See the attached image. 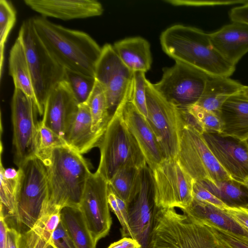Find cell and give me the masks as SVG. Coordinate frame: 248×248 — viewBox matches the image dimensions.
I'll use <instances>...</instances> for the list:
<instances>
[{"label":"cell","instance_id":"1","mask_svg":"<svg viewBox=\"0 0 248 248\" xmlns=\"http://www.w3.org/2000/svg\"><path fill=\"white\" fill-rule=\"evenodd\" d=\"M36 157L47 174V195L40 216L61 212L67 207L79 208L92 173L81 154L66 146L39 151Z\"/></svg>","mask_w":248,"mask_h":248},{"label":"cell","instance_id":"2","mask_svg":"<svg viewBox=\"0 0 248 248\" xmlns=\"http://www.w3.org/2000/svg\"><path fill=\"white\" fill-rule=\"evenodd\" d=\"M31 19L38 36L56 62L65 69L95 78L102 47L90 35L42 16Z\"/></svg>","mask_w":248,"mask_h":248},{"label":"cell","instance_id":"3","mask_svg":"<svg viewBox=\"0 0 248 248\" xmlns=\"http://www.w3.org/2000/svg\"><path fill=\"white\" fill-rule=\"evenodd\" d=\"M160 42L163 51L175 62L207 75L229 77L235 69L213 48L209 33L195 27L172 25L161 33Z\"/></svg>","mask_w":248,"mask_h":248},{"label":"cell","instance_id":"4","mask_svg":"<svg viewBox=\"0 0 248 248\" xmlns=\"http://www.w3.org/2000/svg\"><path fill=\"white\" fill-rule=\"evenodd\" d=\"M147 248H229L211 227L174 208L157 209Z\"/></svg>","mask_w":248,"mask_h":248},{"label":"cell","instance_id":"5","mask_svg":"<svg viewBox=\"0 0 248 248\" xmlns=\"http://www.w3.org/2000/svg\"><path fill=\"white\" fill-rule=\"evenodd\" d=\"M130 97L129 95L116 110L98 145L100 158L96 171L108 182L122 169H140L147 165L122 116L123 105Z\"/></svg>","mask_w":248,"mask_h":248},{"label":"cell","instance_id":"6","mask_svg":"<svg viewBox=\"0 0 248 248\" xmlns=\"http://www.w3.org/2000/svg\"><path fill=\"white\" fill-rule=\"evenodd\" d=\"M18 37L24 48L39 114L43 115L48 95L64 80L65 68L45 47L35 31L31 17L22 22Z\"/></svg>","mask_w":248,"mask_h":248},{"label":"cell","instance_id":"7","mask_svg":"<svg viewBox=\"0 0 248 248\" xmlns=\"http://www.w3.org/2000/svg\"><path fill=\"white\" fill-rule=\"evenodd\" d=\"M184 117L186 121L176 158L182 168L195 181L232 179L216 158L202 131Z\"/></svg>","mask_w":248,"mask_h":248},{"label":"cell","instance_id":"8","mask_svg":"<svg viewBox=\"0 0 248 248\" xmlns=\"http://www.w3.org/2000/svg\"><path fill=\"white\" fill-rule=\"evenodd\" d=\"M18 170L17 212L14 224L22 233L32 228L39 219L47 195V182L46 167L37 157L28 160Z\"/></svg>","mask_w":248,"mask_h":248},{"label":"cell","instance_id":"9","mask_svg":"<svg viewBox=\"0 0 248 248\" xmlns=\"http://www.w3.org/2000/svg\"><path fill=\"white\" fill-rule=\"evenodd\" d=\"M146 93V119L155 135L164 157L176 159L186 121L183 110L162 97L148 80Z\"/></svg>","mask_w":248,"mask_h":248},{"label":"cell","instance_id":"10","mask_svg":"<svg viewBox=\"0 0 248 248\" xmlns=\"http://www.w3.org/2000/svg\"><path fill=\"white\" fill-rule=\"evenodd\" d=\"M11 110L14 162L18 168L28 160L36 157L39 143V111L32 99L15 88Z\"/></svg>","mask_w":248,"mask_h":248},{"label":"cell","instance_id":"11","mask_svg":"<svg viewBox=\"0 0 248 248\" xmlns=\"http://www.w3.org/2000/svg\"><path fill=\"white\" fill-rule=\"evenodd\" d=\"M151 170L154 199L157 209L188 207L193 200L195 180L177 159H165Z\"/></svg>","mask_w":248,"mask_h":248},{"label":"cell","instance_id":"12","mask_svg":"<svg viewBox=\"0 0 248 248\" xmlns=\"http://www.w3.org/2000/svg\"><path fill=\"white\" fill-rule=\"evenodd\" d=\"M208 75L187 64L175 62L172 66L163 69L161 80L152 85L166 101L184 108L198 102Z\"/></svg>","mask_w":248,"mask_h":248},{"label":"cell","instance_id":"13","mask_svg":"<svg viewBox=\"0 0 248 248\" xmlns=\"http://www.w3.org/2000/svg\"><path fill=\"white\" fill-rule=\"evenodd\" d=\"M133 76L134 72L123 63L113 46L104 45L95 67V78L105 91L111 119L130 94Z\"/></svg>","mask_w":248,"mask_h":248},{"label":"cell","instance_id":"14","mask_svg":"<svg viewBox=\"0 0 248 248\" xmlns=\"http://www.w3.org/2000/svg\"><path fill=\"white\" fill-rule=\"evenodd\" d=\"M108 187V182L99 172L91 173L79 207L96 245L108 234L112 224Z\"/></svg>","mask_w":248,"mask_h":248},{"label":"cell","instance_id":"15","mask_svg":"<svg viewBox=\"0 0 248 248\" xmlns=\"http://www.w3.org/2000/svg\"><path fill=\"white\" fill-rule=\"evenodd\" d=\"M156 210L151 170L146 165L140 169L139 189L128 205L129 227L132 238L139 242L141 248L148 247Z\"/></svg>","mask_w":248,"mask_h":248},{"label":"cell","instance_id":"16","mask_svg":"<svg viewBox=\"0 0 248 248\" xmlns=\"http://www.w3.org/2000/svg\"><path fill=\"white\" fill-rule=\"evenodd\" d=\"M202 135L217 160L233 180L241 183L248 180V147L244 141L217 132Z\"/></svg>","mask_w":248,"mask_h":248},{"label":"cell","instance_id":"17","mask_svg":"<svg viewBox=\"0 0 248 248\" xmlns=\"http://www.w3.org/2000/svg\"><path fill=\"white\" fill-rule=\"evenodd\" d=\"M78 107V104L68 83L63 80L48 95L42 121L46 127L65 140Z\"/></svg>","mask_w":248,"mask_h":248},{"label":"cell","instance_id":"18","mask_svg":"<svg viewBox=\"0 0 248 248\" xmlns=\"http://www.w3.org/2000/svg\"><path fill=\"white\" fill-rule=\"evenodd\" d=\"M130 99L131 96L123 105L122 116L142 153L147 165L152 170L165 158L155 135L147 119L136 108Z\"/></svg>","mask_w":248,"mask_h":248},{"label":"cell","instance_id":"19","mask_svg":"<svg viewBox=\"0 0 248 248\" xmlns=\"http://www.w3.org/2000/svg\"><path fill=\"white\" fill-rule=\"evenodd\" d=\"M24 2L42 16L64 20L99 16L104 11L101 3L95 0H24Z\"/></svg>","mask_w":248,"mask_h":248},{"label":"cell","instance_id":"20","mask_svg":"<svg viewBox=\"0 0 248 248\" xmlns=\"http://www.w3.org/2000/svg\"><path fill=\"white\" fill-rule=\"evenodd\" d=\"M209 35L213 48L234 66L248 52V24L232 22Z\"/></svg>","mask_w":248,"mask_h":248},{"label":"cell","instance_id":"21","mask_svg":"<svg viewBox=\"0 0 248 248\" xmlns=\"http://www.w3.org/2000/svg\"><path fill=\"white\" fill-rule=\"evenodd\" d=\"M182 211L197 221L248 240V231L225 209L193 199L190 205Z\"/></svg>","mask_w":248,"mask_h":248},{"label":"cell","instance_id":"22","mask_svg":"<svg viewBox=\"0 0 248 248\" xmlns=\"http://www.w3.org/2000/svg\"><path fill=\"white\" fill-rule=\"evenodd\" d=\"M220 118L221 135L241 141L248 138V100L239 93L225 102L221 108Z\"/></svg>","mask_w":248,"mask_h":248},{"label":"cell","instance_id":"23","mask_svg":"<svg viewBox=\"0 0 248 248\" xmlns=\"http://www.w3.org/2000/svg\"><path fill=\"white\" fill-rule=\"evenodd\" d=\"M92 127L89 107L86 103L79 104L65 138L67 145L81 155L98 146L101 138L93 132Z\"/></svg>","mask_w":248,"mask_h":248},{"label":"cell","instance_id":"24","mask_svg":"<svg viewBox=\"0 0 248 248\" xmlns=\"http://www.w3.org/2000/svg\"><path fill=\"white\" fill-rule=\"evenodd\" d=\"M243 86L229 77L208 75L204 91L196 105L220 118L223 104L229 97L241 92Z\"/></svg>","mask_w":248,"mask_h":248},{"label":"cell","instance_id":"25","mask_svg":"<svg viewBox=\"0 0 248 248\" xmlns=\"http://www.w3.org/2000/svg\"><path fill=\"white\" fill-rule=\"evenodd\" d=\"M113 48L123 63L133 72L146 73L151 68L152 58L149 42L141 37L126 38L115 42Z\"/></svg>","mask_w":248,"mask_h":248},{"label":"cell","instance_id":"26","mask_svg":"<svg viewBox=\"0 0 248 248\" xmlns=\"http://www.w3.org/2000/svg\"><path fill=\"white\" fill-rule=\"evenodd\" d=\"M61 221V212L40 216L32 228L20 233L19 248H54L52 234Z\"/></svg>","mask_w":248,"mask_h":248},{"label":"cell","instance_id":"27","mask_svg":"<svg viewBox=\"0 0 248 248\" xmlns=\"http://www.w3.org/2000/svg\"><path fill=\"white\" fill-rule=\"evenodd\" d=\"M9 72L15 88L19 89L32 99H36L23 44L17 37L13 45L9 57Z\"/></svg>","mask_w":248,"mask_h":248},{"label":"cell","instance_id":"28","mask_svg":"<svg viewBox=\"0 0 248 248\" xmlns=\"http://www.w3.org/2000/svg\"><path fill=\"white\" fill-rule=\"evenodd\" d=\"M0 212L9 224L14 223L17 212V198L19 173L14 168L5 169L0 157Z\"/></svg>","mask_w":248,"mask_h":248},{"label":"cell","instance_id":"29","mask_svg":"<svg viewBox=\"0 0 248 248\" xmlns=\"http://www.w3.org/2000/svg\"><path fill=\"white\" fill-rule=\"evenodd\" d=\"M227 207L248 206V189L242 184L233 179L213 182L197 181Z\"/></svg>","mask_w":248,"mask_h":248},{"label":"cell","instance_id":"30","mask_svg":"<svg viewBox=\"0 0 248 248\" xmlns=\"http://www.w3.org/2000/svg\"><path fill=\"white\" fill-rule=\"evenodd\" d=\"M61 219L77 248H96L79 208L67 207L61 211Z\"/></svg>","mask_w":248,"mask_h":248},{"label":"cell","instance_id":"31","mask_svg":"<svg viewBox=\"0 0 248 248\" xmlns=\"http://www.w3.org/2000/svg\"><path fill=\"white\" fill-rule=\"evenodd\" d=\"M86 103L89 107L92 117V131L101 138L111 118L108 111L105 91L96 79Z\"/></svg>","mask_w":248,"mask_h":248},{"label":"cell","instance_id":"32","mask_svg":"<svg viewBox=\"0 0 248 248\" xmlns=\"http://www.w3.org/2000/svg\"><path fill=\"white\" fill-rule=\"evenodd\" d=\"M140 169L132 168L122 169L117 171L108 182L113 192L128 206L133 200L139 189Z\"/></svg>","mask_w":248,"mask_h":248},{"label":"cell","instance_id":"33","mask_svg":"<svg viewBox=\"0 0 248 248\" xmlns=\"http://www.w3.org/2000/svg\"><path fill=\"white\" fill-rule=\"evenodd\" d=\"M183 109L186 118L202 133H221L222 123L220 118L214 113L196 104Z\"/></svg>","mask_w":248,"mask_h":248},{"label":"cell","instance_id":"34","mask_svg":"<svg viewBox=\"0 0 248 248\" xmlns=\"http://www.w3.org/2000/svg\"><path fill=\"white\" fill-rule=\"evenodd\" d=\"M64 80L69 84L79 104L87 101L94 87L95 78L65 69Z\"/></svg>","mask_w":248,"mask_h":248},{"label":"cell","instance_id":"35","mask_svg":"<svg viewBox=\"0 0 248 248\" xmlns=\"http://www.w3.org/2000/svg\"><path fill=\"white\" fill-rule=\"evenodd\" d=\"M16 21V11L12 3L7 0H0V70L2 74L4 60L5 45Z\"/></svg>","mask_w":248,"mask_h":248},{"label":"cell","instance_id":"36","mask_svg":"<svg viewBox=\"0 0 248 248\" xmlns=\"http://www.w3.org/2000/svg\"><path fill=\"white\" fill-rule=\"evenodd\" d=\"M108 199L109 208L115 214L121 224L122 236L132 238V234L129 227L128 206L113 192L109 185Z\"/></svg>","mask_w":248,"mask_h":248},{"label":"cell","instance_id":"37","mask_svg":"<svg viewBox=\"0 0 248 248\" xmlns=\"http://www.w3.org/2000/svg\"><path fill=\"white\" fill-rule=\"evenodd\" d=\"M147 80L145 73L134 72L130 99L134 106L146 118L148 115L146 93Z\"/></svg>","mask_w":248,"mask_h":248},{"label":"cell","instance_id":"38","mask_svg":"<svg viewBox=\"0 0 248 248\" xmlns=\"http://www.w3.org/2000/svg\"><path fill=\"white\" fill-rule=\"evenodd\" d=\"M39 139L38 151L68 146L63 139L46 127L42 121L39 122Z\"/></svg>","mask_w":248,"mask_h":248},{"label":"cell","instance_id":"39","mask_svg":"<svg viewBox=\"0 0 248 248\" xmlns=\"http://www.w3.org/2000/svg\"><path fill=\"white\" fill-rule=\"evenodd\" d=\"M52 240L54 248H77L61 219L53 233Z\"/></svg>","mask_w":248,"mask_h":248},{"label":"cell","instance_id":"40","mask_svg":"<svg viewBox=\"0 0 248 248\" xmlns=\"http://www.w3.org/2000/svg\"><path fill=\"white\" fill-rule=\"evenodd\" d=\"M193 196L195 200L208 202L221 209H224L227 207L199 182L195 181L193 186Z\"/></svg>","mask_w":248,"mask_h":248},{"label":"cell","instance_id":"41","mask_svg":"<svg viewBox=\"0 0 248 248\" xmlns=\"http://www.w3.org/2000/svg\"><path fill=\"white\" fill-rule=\"evenodd\" d=\"M215 234L229 248H248V240L210 226Z\"/></svg>","mask_w":248,"mask_h":248},{"label":"cell","instance_id":"42","mask_svg":"<svg viewBox=\"0 0 248 248\" xmlns=\"http://www.w3.org/2000/svg\"><path fill=\"white\" fill-rule=\"evenodd\" d=\"M224 209L239 224L248 231V206L226 207Z\"/></svg>","mask_w":248,"mask_h":248},{"label":"cell","instance_id":"43","mask_svg":"<svg viewBox=\"0 0 248 248\" xmlns=\"http://www.w3.org/2000/svg\"><path fill=\"white\" fill-rule=\"evenodd\" d=\"M166 2L170 3L175 6H204L213 5H225L232 4L237 2L243 4L246 2V0L240 1H191V0H166Z\"/></svg>","mask_w":248,"mask_h":248},{"label":"cell","instance_id":"44","mask_svg":"<svg viewBox=\"0 0 248 248\" xmlns=\"http://www.w3.org/2000/svg\"><path fill=\"white\" fill-rule=\"evenodd\" d=\"M229 16L232 22H240L248 25V2L231 10Z\"/></svg>","mask_w":248,"mask_h":248},{"label":"cell","instance_id":"45","mask_svg":"<svg viewBox=\"0 0 248 248\" xmlns=\"http://www.w3.org/2000/svg\"><path fill=\"white\" fill-rule=\"evenodd\" d=\"M108 248H141V246L132 238L123 237L118 241L111 244Z\"/></svg>","mask_w":248,"mask_h":248},{"label":"cell","instance_id":"46","mask_svg":"<svg viewBox=\"0 0 248 248\" xmlns=\"http://www.w3.org/2000/svg\"><path fill=\"white\" fill-rule=\"evenodd\" d=\"M20 233L16 229L8 226L6 248H19Z\"/></svg>","mask_w":248,"mask_h":248},{"label":"cell","instance_id":"47","mask_svg":"<svg viewBox=\"0 0 248 248\" xmlns=\"http://www.w3.org/2000/svg\"><path fill=\"white\" fill-rule=\"evenodd\" d=\"M8 224L3 215L0 214V248H6L7 240Z\"/></svg>","mask_w":248,"mask_h":248},{"label":"cell","instance_id":"48","mask_svg":"<svg viewBox=\"0 0 248 248\" xmlns=\"http://www.w3.org/2000/svg\"><path fill=\"white\" fill-rule=\"evenodd\" d=\"M239 93L243 97L248 100V86L244 85Z\"/></svg>","mask_w":248,"mask_h":248},{"label":"cell","instance_id":"49","mask_svg":"<svg viewBox=\"0 0 248 248\" xmlns=\"http://www.w3.org/2000/svg\"><path fill=\"white\" fill-rule=\"evenodd\" d=\"M248 189V180L242 183Z\"/></svg>","mask_w":248,"mask_h":248},{"label":"cell","instance_id":"50","mask_svg":"<svg viewBox=\"0 0 248 248\" xmlns=\"http://www.w3.org/2000/svg\"><path fill=\"white\" fill-rule=\"evenodd\" d=\"M244 141V142L246 143V144L248 146V138L247 139H246V140H243Z\"/></svg>","mask_w":248,"mask_h":248}]
</instances>
